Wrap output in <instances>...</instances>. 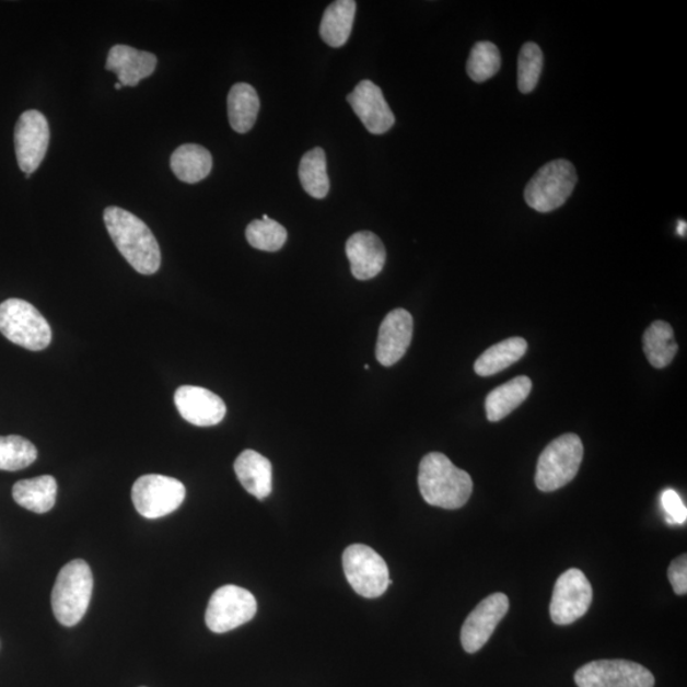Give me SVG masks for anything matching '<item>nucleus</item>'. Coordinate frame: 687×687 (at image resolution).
<instances>
[{
    "label": "nucleus",
    "instance_id": "4be33fe9",
    "mask_svg": "<svg viewBox=\"0 0 687 687\" xmlns=\"http://www.w3.org/2000/svg\"><path fill=\"white\" fill-rule=\"evenodd\" d=\"M533 389V381L519 376L489 393L486 400L487 418L491 423L509 417L527 399Z\"/></svg>",
    "mask_w": 687,
    "mask_h": 687
},
{
    "label": "nucleus",
    "instance_id": "412c9836",
    "mask_svg": "<svg viewBox=\"0 0 687 687\" xmlns=\"http://www.w3.org/2000/svg\"><path fill=\"white\" fill-rule=\"evenodd\" d=\"M354 0H338L326 8L319 25V36L331 48H341L349 40L356 20Z\"/></svg>",
    "mask_w": 687,
    "mask_h": 687
},
{
    "label": "nucleus",
    "instance_id": "f704fd0d",
    "mask_svg": "<svg viewBox=\"0 0 687 687\" xmlns=\"http://www.w3.org/2000/svg\"><path fill=\"white\" fill-rule=\"evenodd\" d=\"M123 89V85L120 83H116L115 84V90L116 91H120Z\"/></svg>",
    "mask_w": 687,
    "mask_h": 687
},
{
    "label": "nucleus",
    "instance_id": "cd10ccee",
    "mask_svg": "<svg viewBox=\"0 0 687 687\" xmlns=\"http://www.w3.org/2000/svg\"><path fill=\"white\" fill-rule=\"evenodd\" d=\"M37 450L33 442L21 435L0 436V470L20 471L33 465Z\"/></svg>",
    "mask_w": 687,
    "mask_h": 687
},
{
    "label": "nucleus",
    "instance_id": "6ab92c4d",
    "mask_svg": "<svg viewBox=\"0 0 687 687\" xmlns=\"http://www.w3.org/2000/svg\"><path fill=\"white\" fill-rule=\"evenodd\" d=\"M236 473L242 487L249 494L263 501L272 490V466L267 457L259 452L246 450L234 461Z\"/></svg>",
    "mask_w": 687,
    "mask_h": 687
},
{
    "label": "nucleus",
    "instance_id": "20e7f679",
    "mask_svg": "<svg viewBox=\"0 0 687 687\" xmlns=\"http://www.w3.org/2000/svg\"><path fill=\"white\" fill-rule=\"evenodd\" d=\"M583 452V443L574 433L560 435L548 444L537 461L538 490L550 493L571 482L580 471Z\"/></svg>",
    "mask_w": 687,
    "mask_h": 687
},
{
    "label": "nucleus",
    "instance_id": "72a5a7b5",
    "mask_svg": "<svg viewBox=\"0 0 687 687\" xmlns=\"http://www.w3.org/2000/svg\"><path fill=\"white\" fill-rule=\"evenodd\" d=\"M686 229H687V223L685 221L678 222L677 232H678V234H680V236H683V237L686 236Z\"/></svg>",
    "mask_w": 687,
    "mask_h": 687
},
{
    "label": "nucleus",
    "instance_id": "f257e3e1",
    "mask_svg": "<svg viewBox=\"0 0 687 687\" xmlns=\"http://www.w3.org/2000/svg\"><path fill=\"white\" fill-rule=\"evenodd\" d=\"M104 221L108 234L124 259L143 276H152L161 268V249L148 225L128 210L119 207L105 209Z\"/></svg>",
    "mask_w": 687,
    "mask_h": 687
},
{
    "label": "nucleus",
    "instance_id": "0eeeda50",
    "mask_svg": "<svg viewBox=\"0 0 687 687\" xmlns=\"http://www.w3.org/2000/svg\"><path fill=\"white\" fill-rule=\"evenodd\" d=\"M342 567L351 589L365 598L384 595L393 583L385 559L370 546L350 545L342 554Z\"/></svg>",
    "mask_w": 687,
    "mask_h": 687
},
{
    "label": "nucleus",
    "instance_id": "dca6fc26",
    "mask_svg": "<svg viewBox=\"0 0 687 687\" xmlns=\"http://www.w3.org/2000/svg\"><path fill=\"white\" fill-rule=\"evenodd\" d=\"M414 322L408 311L397 308L385 317L379 333L376 357L385 366L400 361L412 339Z\"/></svg>",
    "mask_w": 687,
    "mask_h": 687
},
{
    "label": "nucleus",
    "instance_id": "bb28decb",
    "mask_svg": "<svg viewBox=\"0 0 687 687\" xmlns=\"http://www.w3.org/2000/svg\"><path fill=\"white\" fill-rule=\"evenodd\" d=\"M299 174L303 190L310 197L315 199L327 197L330 190V179L327 176L326 154L323 148H314L303 155Z\"/></svg>",
    "mask_w": 687,
    "mask_h": 687
},
{
    "label": "nucleus",
    "instance_id": "473e14b6",
    "mask_svg": "<svg viewBox=\"0 0 687 687\" xmlns=\"http://www.w3.org/2000/svg\"><path fill=\"white\" fill-rule=\"evenodd\" d=\"M668 580L676 595L685 596L687 593V557H678L669 564Z\"/></svg>",
    "mask_w": 687,
    "mask_h": 687
},
{
    "label": "nucleus",
    "instance_id": "f8f14e48",
    "mask_svg": "<svg viewBox=\"0 0 687 687\" xmlns=\"http://www.w3.org/2000/svg\"><path fill=\"white\" fill-rule=\"evenodd\" d=\"M50 142L49 123L37 110L23 113L14 128L15 155L20 168L30 177L40 167Z\"/></svg>",
    "mask_w": 687,
    "mask_h": 687
},
{
    "label": "nucleus",
    "instance_id": "6e6552de",
    "mask_svg": "<svg viewBox=\"0 0 687 687\" xmlns=\"http://www.w3.org/2000/svg\"><path fill=\"white\" fill-rule=\"evenodd\" d=\"M186 489L182 481L163 475H143L131 489V501L144 519L165 517L179 509L185 501Z\"/></svg>",
    "mask_w": 687,
    "mask_h": 687
},
{
    "label": "nucleus",
    "instance_id": "2f4dec72",
    "mask_svg": "<svg viewBox=\"0 0 687 687\" xmlns=\"http://www.w3.org/2000/svg\"><path fill=\"white\" fill-rule=\"evenodd\" d=\"M661 503L667 514L668 525H684L687 520V510L677 491L674 489L663 491Z\"/></svg>",
    "mask_w": 687,
    "mask_h": 687
},
{
    "label": "nucleus",
    "instance_id": "f03ea898",
    "mask_svg": "<svg viewBox=\"0 0 687 687\" xmlns=\"http://www.w3.org/2000/svg\"><path fill=\"white\" fill-rule=\"evenodd\" d=\"M418 484L424 501L443 510L464 506L474 488L471 476L440 452H432L421 459Z\"/></svg>",
    "mask_w": 687,
    "mask_h": 687
},
{
    "label": "nucleus",
    "instance_id": "7ed1b4c3",
    "mask_svg": "<svg viewBox=\"0 0 687 687\" xmlns=\"http://www.w3.org/2000/svg\"><path fill=\"white\" fill-rule=\"evenodd\" d=\"M93 591L91 568L82 559H74L61 568L51 593V606L57 620L65 627H74L89 610Z\"/></svg>",
    "mask_w": 687,
    "mask_h": 687
},
{
    "label": "nucleus",
    "instance_id": "2eb2a0df",
    "mask_svg": "<svg viewBox=\"0 0 687 687\" xmlns=\"http://www.w3.org/2000/svg\"><path fill=\"white\" fill-rule=\"evenodd\" d=\"M175 404L179 416L197 427L220 424L228 412L221 397L205 387H179L175 394Z\"/></svg>",
    "mask_w": 687,
    "mask_h": 687
},
{
    "label": "nucleus",
    "instance_id": "a211bd4d",
    "mask_svg": "<svg viewBox=\"0 0 687 687\" xmlns=\"http://www.w3.org/2000/svg\"><path fill=\"white\" fill-rule=\"evenodd\" d=\"M158 58L154 54L137 50L127 45H115L108 51L106 69L117 75L121 85L136 88L154 73Z\"/></svg>",
    "mask_w": 687,
    "mask_h": 687
},
{
    "label": "nucleus",
    "instance_id": "b1692460",
    "mask_svg": "<svg viewBox=\"0 0 687 687\" xmlns=\"http://www.w3.org/2000/svg\"><path fill=\"white\" fill-rule=\"evenodd\" d=\"M229 119L231 127L240 135L252 130L260 112V100L253 85L234 84L229 93Z\"/></svg>",
    "mask_w": 687,
    "mask_h": 687
},
{
    "label": "nucleus",
    "instance_id": "7c9ffc66",
    "mask_svg": "<svg viewBox=\"0 0 687 687\" xmlns=\"http://www.w3.org/2000/svg\"><path fill=\"white\" fill-rule=\"evenodd\" d=\"M544 54L535 43L522 46L519 54L517 83L522 93H531L536 89L543 73Z\"/></svg>",
    "mask_w": 687,
    "mask_h": 687
},
{
    "label": "nucleus",
    "instance_id": "9d476101",
    "mask_svg": "<svg viewBox=\"0 0 687 687\" xmlns=\"http://www.w3.org/2000/svg\"><path fill=\"white\" fill-rule=\"evenodd\" d=\"M578 687H654L651 671L626 660L593 661L577 671Z\"/></svg>",
    "mask_w": 687,
    "mask_h": 687
},
{
    "label": "nucleus",
    "instance_id": "aec40b11",
    "mask_svg": "<svg viewBox=\"0 0 687 687\" xmlns=\"http://www.w3.org/2000/svg\"><path fill=\"white\" fill-rule=\"evenodd\" d=\"M14 502L27 511L44 514L54 509L58 496V482L51 475L20 480L12 490Z\"/></svg>",
    "mask_w": 687,
    "mask_h": 687
},
{
    "label": "nucleus",
    "instance_id": "c756f323",
    "mask_svg": "<svg viewBox=\"0 0 687 687\" xmlns=\"http://www.w3.org/2000/svg\"><path fill=\"white\" fill-rule=\"evenodd\" d=\"M502 66L501 53L493 43H476L470 57H468L466 70L468 77L476 83H482L494 77Z\"/></svg>",
    "mask_w": 687,
    "mask_h": 687
},
{
    "label": "nucleus",
    "instance_id": "f3484780",
    "mask_svg": "<svg viewBox=\"0 0 687 687\" xmlns=\"http://www.w3.org/2000/svg\"><path fill=\"white\" fill-rule=\"evenodd\" d=\"M351 275L358 280L377 277L386 264V248L382 241L370 231L357 232L346 246Z\"/></svg>",
    "mask_w": 687,
    "mask_h": 687
},
{
    "label": "nucleus",
    "instance_id": "423d86ee",
    "mask_svg": "<svg viewBox=\"0 0 687 687\" xmlns=\"http://www.w3.org/2000/svg\"><path fill=\"white\" fill-rule=\"evenodd\" d=\"M577 182V171L572 162L556 160L546 163L526 186L527 206L536 212L550 213L563 207L571 198Z\"/></svg>",
    "mask_w": 687,
    "mask_h": 687
},
{
    "label": "nucleus",
    "instance_id": "a878e982",
    "mask_svg": "<svg viewBox=\"0 0 687 687\" xmlns=\"http://www.w3.org/2000/svg\"><path fill=\"white\" fill-rule=\"evenodd\" d=\"M643 349L654 369H665L673 363L678 351L673 326L661 319L652 323L643 335Z\"/></svg>",
    "mask_w": 687,
    "mask_h": 687
},
{
    "label": "nucleus",
    "instance_id": "1a4fd4ad",
    "mask_svg": "<svg viewBox=\"0 0 687 687\" xmlns=\"http://www.w3.org/2000/svg\"><path fill=\"white\" fill-rule=\"evenodd\" d=\"M257 603L252 592L238 585H223L209 599L206 622L209 630L223 634L254 619Z\"/></svg>",
    "mask_w": 687,
    "mask_h": 687
},
{
    "label": "nucleus",
    "instance_id": "9b49d317",
    "mask_svg": "<svg viewBox=\"0 0 687 687\" xmlns=\"http://www.w3.org/2000/svg\"><path fill=\"white\" fill-rule=\"evenodd\" d=\"M593 591L587 577L580 569H568L558 578L550 604L551 620L569 626L583 618L592 604Z\"/></svg>",
    "mask_w": 687,
    "mask_h": 687
},
{
    "label": "nucleus",
    "instance_id": "39448f33",
    "mask_svg": "<svg viewBox=\"0 0 687 687\" xmlns=\"http://www.w3.org/2000/svg\"><path fill=\"white\" fill-rule=\"evenodd\" d=\"M0 333L15 346L31 351L48 348L53 338L51 327L40 312L19 299L0 303Z\"/></svg>",
    "mask_w": 687,
    "mask_h": 687
},
{
    "label": "nucleus",
    "instance_id": "ddd939ff",
    "mask_svg": "<svg viewBox=\"0 0 687 687\" xmlns=\"http://www.w3.org/2000/svg\"><path fill=\"white\" fill-rule=\"evenodd\" d=\"M510 610V599L504 593H493L476 606L467 616L461 643L467 653H476L488 643L494 630Z\"/></svg>",
    "mask_w": 687,
    "mask_h": 687
},
{
    "label": "nucleus",
    "instance_id": "c85d7f7f",
    "mask_svg": "<svg viewBox=\"0 0 687 687\" xmlns=\"http://www.w3.org/2000/svg\"><path fill=\"white\" fill-rule=\"evenodd\" d=\"M287 237L288 233L283 225L270 220L267 214L263 216V220L249 223L246 229L248 244L261 252H279L286 245Z\"/></svg>",
    "mask_w": 687,
    "mask_h": 687
},
{
    "label": "nucleus",
    "instance_id": "5701e85b",
    "mask_svg": "<svg viewBox=\"0 0 687 687\" xmlns=\"http://www.w3.org/2000/svg\"><path fill=\"white\" fill-rule=\"evenodd\" d=\"M213 159L207 148L198 144H184L171 155V168L179 182L197 184L212 171Z\"/></svg>",
    "mask_w": 687,
    "mask_h": 687
},
{
    "label": "nucleus",
    "instance_id": "393cba45",
    "mask_svg": "<svg viewBox=\"0 0 687 687\" xmlns=\"http://www.w3.org/2000/svg\"><path fill=\"white\" fill-rule=\"evenodd\" d=\"M528 344L523 338H510L490 347L475 362L474 370L481 377L502 372L526 354Z\"/></svg>",
    "mask_w": 687,
    "mask_h": 687
},
{
    "label": "nucleus",
    "instance_id": "4468645a",
    "mask_svg": "<svg viewBox=\"0 0 687 687\" xmlns=\"http://www.w3.org/2000/svg\"><path fill=\"white\" fill-rule=\"evenodd\" d=\"M347 101L371 135H385L394 127L395 115L382 90L372 81L358 83L354 91L349 93Z\"/></svg>",
    "mask_w": 687,
    "mask_h": 687
}]
</instances>
